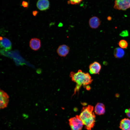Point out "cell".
I'll use <instances>...</instances> for the list:
<instances>
[{
	"mask_svg": "<svg viewBox=\"0 0 130 130\" xmlns=\"http://www.w3.org/2000/svg\"><path fill=\"white\" fill-rule=\"evenodd\" d=\"M70 76L72 80L76 84L72 96L76 94L77 92L78 93L79 90L82 85L85 87L86 86L90 84L93 81L89 73L84 72L80 70H78L76 73L71 72Z\"/></svg>",
	"mask_w": 130,
	"mask_h": 130,
	"instance_id": "6da1fadb",
	"label": "cell"
},
{
	"mask_svg": "<svg viewBox=\"0 0 130 130\" xmlns=\"http://www.w3.org/2000/svg\"><path fill=\"white\" fill-rule=\"evenodd\" d=\"M93 109V106L91 105L83 107L79 115L87 130H91L95 124L96 116Z\"/></svg>",
	"mask_w": 130,
	"mask_h": 130,
	"instance_id": "7a4b0ae2",
	"label": "cell"
},
{
	"mask_svg": "<svg viewBox=\"0 0 130 130\" xmlns=\"http://www.w3.org/2000/svg\"><path fill=\"white\" fill-rule=\"evenodd\" d=\"M69 125L72 130H81L83 125V122L79 115L70 118L69 120Z\"/></svg>",
	"mask_w": 130,
	"mask_h": 130,
	"instance_id": "3957f363",
	"label": "cell"
},
{
	"mask_svg": "<svg viewBox=\"0 0 130 130\" xmlns=\"http://www.w3.org/2000/svg\"><path fill=\"white\" fill-rule=\"evenodd\" d=\"M130 7V0H115L114 8L116 9L125 10Z\"/></svg>",
	"mask_w": 130,
	"mask_h": 130,
	"instance_id": "277c9868",
	"label": "cell"
},
{
	"mask_svg": "<svg viewBox=\"0 0 130 130\" xmlns=\"http://www.w3.org/2000/svg\"><path fill=\"white\" fill-rule=\"evenodd\" d=\"M70 48L68 45L65 44L59 46L57 50L58 55L61 57H66L69 53Z\"/></svg>",
	"mask_w": 130,
	"mask_h": 130,
	"instance_id": "5b68a950",
	"label": "cell"
},
{
	"mask_svg": "<svg viewBox=\"0 0 130 130\" xmlns=\"http://www.w3.org/2000/svg\"><path fill=\"white\" fill-rule=\"evenodd\" d=\"M0 107L3 109L7 106L9 101V97L5 92L3 90L0 91Z\"/></svg>",
	"mask_w": 130,
	"mask_h": 130,
	"instance_id": "8992f818",
	"label": "cell"
},
{
	"mask_svg": "<svg viewBox=\"0 0 130 130\" xmlns=\"http://www.w3.org/2000/svg\"><path fill=\"white\" fill-rule=\"evenodd\" d=\"M0 47L6 51L11 50L12 49V43L10 40L5 37H0Z\"/></svg>",
	"mask_w": 130,
	"mask_h": 130,
	"instance_id": "52a82bcc",
	"label": "cell"
},
{
	"mask_svg": "<svg viewBox=\"0 0 130 130\" xmlns=\"http://www.w3.org/2000/svg\"><path fill=\"white\" fill-rule=\"evenodd\" d=\"M101 67V65L99 63L94 61L89 65V72L91 74H99Z\"/></svg>",
	"mask_w": 130,
	"mask_h": 130,
	"instance_id": "ba28073f",
	"label": "cell"
},
{
	"mask_svg": "<svg viewBox=\"0 0 130 130\" xmlns=\"http://www.w3.org/2000/svg\"><path fill=\"white\" fill-rule=\"evenodd\" d=\"M89 25L91 28L96 29L99 27L101 24L99 19L96 16H93L90 18L89 21Z\"/></svg>",
	"mask_w": 130,
	"mask_h": 130,
	"instance_id": "9c48e42d",
	"label": "cell"
},
{
	"mask_svg": "<svg viewBox=\"0 0 130 130\" xmlns=\"http://www.w3.org/2000/svg\"><path fill=\"white\" fill-rule=\"evenodd\" d=\"M36 6L41 11H45L49 9L50 3L48 0H38Z\"/></svg>",
	"mask_w": 130,
	"mask_h": 130,
	"instance_id": "30bf717a",
	"label": "cell"
},
{
	"mask_svg": "<svg viewBox=\"0 0 130 130\" xmlns=\"http://www.w3.org/2000/svg\"><path fill=\"white\" fill-rule=\"evenodd\" d=\"M29 46L33 50H38L41 46L40 39L36 38L32 39L30 41Z\"/></svg>",
	"mask_w": 130,
	"mask_h": 130,
	"instance_id": "8fae6325",
	"label": "cell"
},
{
	"mask_svg": "<svg viewBox=\"0 0 130 130\" xmlns=\"http://www.w3.org/2000/svg\"><path fill=\"white\" fill-rule=\"evenodd\" d=\"M94 111L95 113L98 115L104 114L105 111L104 105L102 103H97L95 107Z\"/></svg>",
	"mask_w": 130,
	"mask_h": 130,
	"instance_id": "7c38bea8",
	"label": "cell"
},
{
	"mask_svg": "<svg viewBox=\"0 0 130 130\" xmlns=\"http://www.w3.org/2000/svg\"><path fill=\"white\" fill-rule=\"evenodd\" d=\"M119 127L121 130H130V119L124 118L122 119Z\"/></svg>",
	"mask_w": 130,
	"mask_h": 130,
	"instance_id": "4fadbf2b",
	"label": "cell"
},
{
	"mask_svg": "<svg viewBox=\"0 0 130 130\" xmlns=\"http://www.w3.org/2000/svg\"><path fill=\"white\" fill-rule=\"evenodd\" d=\"M125 53V52L123 49L120 47H117L114 50V55L115 58H120L124 57Z\"/></svg>",
	"mask_w": 130,
	"mask_h": 130,
	"instance_id": "5bb4252c",
	"label": "cell"
},
{
	"mask_svg": "<svg viewBox=\"0 0 130 130\" xmlns=\"http://www.w3.org/2000/svg\"><path fill=\"white\" fill-rule=\"evenodd\" d=\"M118 44L119 47L123 49L127 48L128 46L127 41L124 39H122L120 40Z\"/></svg>",
	"mask_w": 130,
	"mask_h": 130,
	"instance_id": "9a60e30c",
	"label": "cell"
},
{
	"mask_svg": "<svg viewBox=\"0 0 130 130\" xmlns=\"http://www.w3.org/2000/svg\"><path fill=\"white\" fill-rule=\"evenodd\" d=\"M83 0H68V3L72 5H76L79 4Z\"/></svg>",
	"mask_w": 130,
	"mask_h": 130,
	"instance_id": "2e32d148",
	"label": "cell"
},
{
	"mask_svg": "<svg viewBox=\"0 0 130 130\" xmlns=\"http://www.w3.org/2000/svg\"><path fill=\"white\" fill-rule=\"evenodd\" d=\"M129 35L128 32L127 30L123 31L119 34L120 36L123 37H127Z\"/></svg>",
	"mask_w": 130,
	"mask_h": 130,
	"instance_id": "e0dca14e",
	"label": "cell"
},
{
	"mask_svg": "<svg viewBox=\"0 0 130 130\" xmlns=\"http://www.w3.org/2000/svg\"><path fill=\"white\" fill-rule=\"evenodd\" d=\"M125 113L127 116L130 118V108L126 109L125 110Z\"/></svg>",
	"mask_w": 130,
	"mask_h": 130,
	"instance_id": "ac0fdd59",
	"label": "cell"
},
{
	"mask_svg": "<svg viewBox=\"0 0 130 130\" xmlns=\"http://www.w3.org/2000/svg\"><path fill=\"white\" fill-rule=\"evenodd\" d=\"M22 5L24 7H26L28 6V3L25 1H23L22 2Z\"/></svg>",
	"mask_w": 130,
	"mask_h": 130,
	"instance_id": "d6986e66",
	"label": "cell"
},
{
	"mask_svg": "<svg viewBox=\"0 0 130 130\" xmlns=\"http://www.w3.org/2000/svg\"><path fill=\"white\" fill-rule=\"evenodd\" d=\"M38 12L37 11H34L32 12L34 16H35L36 15Z\"/></svg>",
	"mask_w": 130,
	"mask_h": 130,
	"instance_id": "ffe728a7",
	"label": "cell"
},
{
	"mask_svg": "<svg viewBox=\"0 0 130 130\" xmlns=\"http://www.w3.org/2000/svg\"><path fill=\"white\" fill-rule=\"evenodd\" d=\"M86 88L87 90H89L90 89V86L87 85V86H86Z\"/></svg>",
	"mask_w": 130,
	"mask_h": 130,
	"instance_id": "44dd1931",
	"label": "cell"
},
{
	"mask_svg": "<svg viewBox=\"0 0 130 130\" xmlns=\"http://www.w3.org/2000/svg\"><path fill=\"white\" fill-rule=\"evenodd\" d=\"M107 19L109 20H110L111 19V18L108 17L107 18Z\"/></svg>",
	"mask_w": 130,
	"mask_h": 130,
	"instance_id": "7402d4cb",
	"label": "cell"
}]
</instances>
